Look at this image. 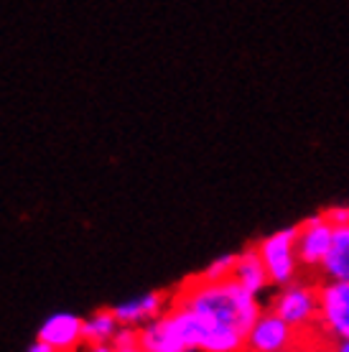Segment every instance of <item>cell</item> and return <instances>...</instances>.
<instances>
[{
	"mask_svg": "<svg viewBox=\"0 0 349 352\" xmlns=\"http://www.w3.org/2000/svg\"><path fill=\"white\" fill-rule=\"evenodd\" d=\"M174 301L192 309L207 327L204 352H245V340L262 314V299L243 289L235 278L201 281L194 276L183 283Z\"/></svg>",
	"mask_w": 349,
	"mask_h": 352,
	"instance_id": "cell-1",
	"label": "cell"
},
{
	"mask_svg": "<svg viewBox=\"0 0 349 352\" xmlns=\"http://www.w3.org/2000/svg\"><path fill=\"white\" fill-rule=\"evenodd\" d=\"M268 309L298 332H311L319 322V281L301 276L293 283L280 286L268 301Z\"/></svg>",
	"mask_w": 349,
	"mask_h": 352,
	"instance_id": "cell-2",
	"label": "cell"
},
{
	"mask_svg": "<svg viewBox=\"0 0 349 352\" xmlns=\"http://www.w3.org/2000/svg\"><path fill=\"white\" fill-rule=\"evenodd\" d=\"M296 232L298 228L291 225V228H280L275 232H268L265 238L255 243V250H258V256L265 263V271H268L273 289H280V286L301 278L304 268H301V261H298Z\"/></svg>",
	"mask_w": 349,
	"mask_h": 352,
	"instance_id": "cell-3",
	"label": "cell"
},
{
	"mask_svg": "<svg viewBox=\"0 0 349 352\" xmlns=\"http://www.w3.org/2000/svg\"><path fill=\"white\" fill-rule=\"evenodd\" d=\"M316 332L329 344L349 340V281H319Z\"/></svg>",
	"mask_w": 349,
	"mask_h": 352,
	"instance_id": "cell-4",
	"label": "cell"
},
{
	"mask_svg": "<svg viewBox=\"0 0 349 352\" xmlns=\"http://www.w3.org/2000/svg\"><path fill=\"white\" fill-rule=\"evenodd\" d=\"M296 250H298V261H301V268L306 273H319L324 258L329 253L334 240V230H337V220L332 217V212H319V214H311L306 217L304 222L296 225Z\"/></svg>",
	"mask_w": 349,
	"mask_h": 352,
	"instance_id": "cell-5",
	"label": "cell"
},
{
	"mask_svg": "<svg viewBox=\"0 0 349 352\" xmlns=\"http://www.w3.org/2000/svg\"><path fill=\"white\" fill-rule=\"evenodd\" d=\"M301 335L304 332H298L296 327L283 322L275 311L265 307L247 332L245 352H298Z\"/></svg>",
	"mask_w": 349,
	"mask_h": 352,
	"instance_id": "cell-6",
	"label": "cell"
},
{
	"mask_svg": "<svg viewBox=\"0 0 349 352\" xmlns=\"http://www.w3.org/2000/svg\"><path fill=\"white\" fill-rule=\"evenodd\" d=\"M171 301H174V296L168 291H148V294H140V296H133V299L115 304L113 314L120 322V327H135V329H140L143 324H148L156 317H161L171 307Z\"/></svg>",
	"mask_w": 349,
	"mask_h": 352,
	"instance_id": "cell-7",
	"label": "cell"
},
{
	"mask_svg": "<svg viewBox=\"0 0 349 352\" xmlns=\"http://www.w3.org/2000/svg\"><path fill=\"white\" fill-rule=\"evenodd\" d=\"M36 337L49 342L56 352H74L85 344V319L71 311H56L44 319Z\"/></svg>",
	"mask_w": 349,
	"mask_h": 352,
	"instance_id": "cell-8",
	"label": "cell"
},
{
	"mask_svg": "<svg viewBox=\"0 0 349 352\" xmlns=\"http://www.w3.org/2000/svg\"><path fill=\"white\" fill-rule=\"evenodd\" d=\"M316 278L319 281H349V222L337 220L332 248L324 258Z\"/></svg>",
	"mask_w": 349,
	"mask_h": 352,
	"instance_id": "cell-9",
	"label": "cell"
},
{
	"mask_svg": "<svg viewBox=\"0 0 349 352\" xmlns=\"http://www.w3.org/2000/svg\"><path fill=\"white\" fill-rule=\"evenodd\" d=\"M232 278H235L243 289H247L250 294H255V296H262V294L273 286L271 278H268V271H265V263H262V258L258 256L255 245L245 248V250L237 253Z\"/></svg>",
	"mask_w": 349,
	"mask_h": 352,
	"instance_id": "cell-10",
	"label": "cell"
},
{
	"mask_svg": "<svg viewBox=\"0 0 349 352\" xmlns=\"http://www.w3.org/2000/svg\"><path fill=\"white\" fill-rule=\"evenodd\" d=\"M120 322L115 319L113 309H100L85 319V344H107L117 335Z\"/></svg>",
	"mask_w": 349,
	"mask_h": 352,
	"instance_id": "cell-11",
	"label": "cell"
},
{
	"mask_svg": "<svg viewBox=\"0 0 349 352\" xmlns=\"http://www.w3.org/2000/svg\"><path fill=\"white\" fill-rule=\"evenodd\" d=\"M235 261H237V253H222L210 265H204V271L196 273V276H199L201 281H225V278H232Z\"/></svg>",
	"mask_w": 349,
	"mask_h": 352,
	"instance_id": "cell-12",
	"label": "cell"
},
{
	"mask_svg": "<svg viewBox=\"0 0 349 352\" xmlns=\"http://www.w3.org/2000/svg\"><path fill=\"white\" fill-rule=\"evenodd\" d=\"M110 344H113L115 350H125V347L138 344V329H135V327H120Z\"/></svg>",
	"mask_w": 349,
	"mask_h": 352,
	"instance_id": "cell-13",
	"label": "cell"
},
{
	"mask_svg": "<svg viewBox=\"0 0 349 352\" xmlns=\"http://www.w3.org/2000/svg\"><path fill=\"white\" fill-rule=\"evenodd\" d=\"M26 352H56V350H54V347L49 342H44V340H38V337H36L34 342L28 344Z\"/></svg>",
	"mask_w": 349,
	"mask_h": 352,
	"instance_id": "cell-14",
	"label": "cell"
},
{
	"mask_svg": "<svg viewBox=\"0 0 349 352\" xmlns=\"http://www.w3.org/2000/svg\"><path fill=\"white\" fill-rule=\"evenodd\" d=\"M332 212V217L334 220H344V222H349V204H341V207H334V210H329Z\"/></svg>",
	"mask_w": 349,
	"mask_h": 352,
	"instance_id": "cell-15",
	"label": "cell"
},
{
	"mask_svg": "<svg viewBox=\"0 0 349 352\" xmlns=\"http://www.w3.org/2000/svg\"><path fill=\"white\" fill-rule=\"evenodd\" d=\"M85 352H117L113 344H85Z\"/></svg>",
	"mask_w": 349,
	"mask_h": 352,
	"instance_id": "cell-16",
	"label": "cell"
},
{
	"mask_svg": "<svg viewBox=\"0 0 349 352\" xmlns=\"http://www.w3.org/2000/svg\"><path fill=\"white\" fill-rule=\"evenodd\" d=\"M329 352H349V340H344V342L329 344Z\"/></svg>",
	"mask_w": 349,
	"mask_h": 352,
	"instance_id": "cell-17",
	"label": "cell"
},
{
	"mask_svg": "<svg viewBox=\"0 0 349 352\" xmlns=\"http://www.w3.org/2000/svg\"><path fill=\"white\" fill-rule=\"evenodd\" d=\"M117 352H148V350H143L140 344H133V347H125V350H117Z\"/></svg>",
	"mask_w": 349,
	"mask_h": 352,
	"instance_id": "cell-18",
	"label": "cell"
}]
</instances>
